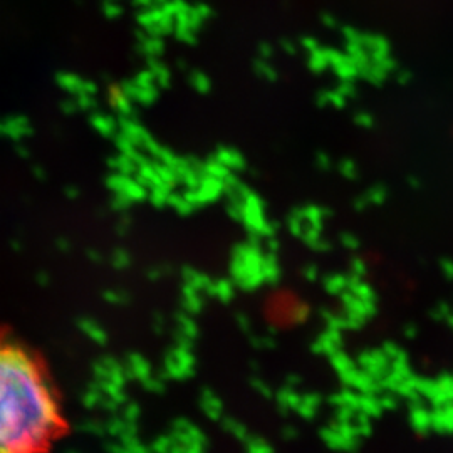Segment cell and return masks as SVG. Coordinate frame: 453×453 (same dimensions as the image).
<instances>
[{"mask_svg":"<svg viewBox=\"0 0 453 453\" xmlns=\"http://www.w3.org/2000/svg\"><path fill=\"white\" fill-rule=\"evenodd\" d=\"M67 433L69 421L48 359L0 326V453H50Z\"/></svg>","mask_w":453,"mask_h":453,"instance_id":"6da1fadb","label":"cell"},{"mask_svg":"<svg viewBox=\"0 0 453 453\" xmlns=\"http://www.w3.org/2000/svg\"><path fill=\"white\" fill-rule=\"evenodd\" d=\"M442 269H443V274H445V277L450 279V281H453V260H450V259L443 260L442 262Z\"/></svg>","mask_w":453,"mask_h":453,"instance_id":"7a4b0ae2","label":"cell"},{"mask_svg":"<svg viewBox=\"0 0 453 453\" xmlns=\"http://www.w3.org/2000/svg\"><path fill=\"white\" fill-rule=\"evenodd\" d=\"M155 2H167V0H155Z\"/></svg>","mask_w":453,"mask_h":453,"instance_id":"3957f363","label":"cell"}]
</instances>
